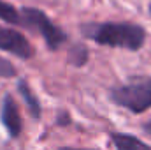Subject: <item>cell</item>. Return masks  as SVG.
Instances as JSON below:
<instances>
[{
    "label": "cell",
    "instance_id": "6da1fadb",
    "mask_svg": "<svg viewBox=\"0 0 151 150\" xmlns=\"http://www.w3.org/2000/svg\"><path fill=\"white\" fill-rule=\"evenodd\" d=\"M81 34L86 39L109 48H123L139 51L146 42V30L130 21H104L81 25Z\"/></svg>",
    "mask_w": 151,
    "mask_h": 150
},
{
    "label": "cell",
    "instance_id": "7a4b0ae2",
    "mask_svg": "<svg viewBox=\"0 0 151 150\" xmlns=\"http://www.w3.org/2000/svg\"><path fill=\"white\" fill-rule=\"evenodd\" d=\"M109 99L119 108L141 115L151 108V78H132L128 83L113 87Z\"/></svg>",
    "mask_w": 151,
    "mask_h": 150
},
{
    "label": "cell",
    "instance_id": "3957f363",
    "mask_svg": "<svg viewBox=\"0 0 151 150\" xmlns=\"http://www.w3.org/2000/svg\"><path fill=\"white\" fill-rule=\"evenodd\" d=\"M19 14H21V27L39 32L51 51L60 50L67 42V34L60 27H56L42 11L35 7H23Z\"/></svg>",
    "mask_w": 151,
    "mask_h": 150
},
{
    "label": "cell",
    "instance_id": "277c9868",
    "mask_svg": "<svg viewBox=\"0 0 151 150\" xmlns=\"http://www.w3.org/2000/svg\"><path fill=\"white\" fill-rule=\"evenodd\" d=\"M0 50L9 51V53L19 57L23 60L32 58L34 53H35L30 41L21 32H18L14 28H9V27H4V25H0Z\"/></svg>",
    "mask_w": 151,
    "mask_h": 150
},
{
    "label": "cell",
    "instance_id": "5b68a950",
    "mask_svg": "<svg viewBox=\"0 0 151 150\" xmlns=\"http://www.w3.org/2000/svg\"><path fill=\"white\" fill-rule=\"evenodd\" d=\"M2 124L7 129L11 138H18L23 131V122H21V115H19V108L14 101L12 95H5L4 103H2Z\"/></svg>",
    "mask_w": 151,
    "mask_h": 150
},
{
    "label": "cell",
    "instance_id": "8992f818",
    "mask_svg": "<svg viewBox=\"0 0 151 150\" xmlns=\"http://www.w3.org/2000/svg\"><path fill=\"white\" fill-rule=\"evenodd\" d=\"M109 140L116 150H151L148 143L128 133H111Z\"/></svg>",
    "mask_w": 151,
    "mask_h": 150
},
{
    "label": "cell",
    "instance_id": "52a82bcc",
    "mask_svg": "<svg viewBox=\"0 0 151 150\" xmlns=\"http://www.w3.org/2000/svg\"><path fill=\"white\" fill-rule=\"evenodd\" d=\"M18 92H19V95L23 97V101H25V104H27L30 115H32L35 120H39V118H40V113H42L40 103H39L37 95L32 92L30 85H28L25 79H19V83H18Z\"/></svg>",
    "mask_w": 151,
    "mask_h": 150
},
{
    "label": "cell",
    "instance_id": "ba28073f",
    "mask_svg": "<svg viewBox=\"0 0 151 150\" xmlns=\"http://www.w3.org/2000/svg\"><path fill=\"white\" fill-rule=\"evenodd\" d=\"M88 57H90V53L84 44H74L69 51V62L74 67H83L88 62Z\"/></svg>",
    "mask_w": 151,
    "mask_h": 150
},
{
    "label": "cell",
    "instance_id": "9c48e42d",
    "mask_svg": "<svg viewBox=\"0 0 151 150\" xmlns=\"http://www.w3.org/2000/svg\"><path fill=\"white\" fill-rule=\"evenodd\" d=\"M0 20H4L5 23L21 25V14L18 12V9L4 0H0Z\"/></svg>",
    "mask_w": 151,
    "mask_h": 150
},
{
    "label": "cell",
    "instance_id": "30bf717a",
    "mask_svg": "<svg viewBox=\"0 0 151 150\" xmlns=\"http://www.w3.org/2000/svg\"><path fill=\"white\" fill-rule=\"evenodd\" d=\"M16 67L4 57H0V78H14Z\"/></svg>",
    "mask_w": 151,
    "mask_h": 150
},
{
    "label": "cell",
    "instance_id": "8fae6325",
    "mask_svg": "<svg viewBox=\"0 0 151 150\" xmlns=\"http://www.w3.org/2000/svg\"><path fill=\"white\" fill-rule=\"evenodd\" d=\"M56 124H58V125H69V124H70V115H69V113H65V111H62L60 115H58Z\"/></svg>",
    "mask_w": 151,
    "mask_h": 150
},
{
    "label": "cell",
    "instance_id": "7c38bea8",
    "mask_svg": "<svg viewBox=\"0 0 151 150\" xmlns=\"http://www.w3.org/2000/svg\"><path fill=\"white\" fill-rule=\"evenodd\" d=\"M142 129H144V133H148V134H151V120H148L144 125H142Z\"/></svg>",
    "mask_w": 151,
    "mask_h": 150
},
{
    "label": "cell",
    "instance_id": "4fadbf2b",
    "mask_svg": "<svg viewBox=\"0 0 151 150\" xmlns=\"http://www.w3.org/2000/svg\"><path fill=\"white\" fill-rule=\"evenodd\" d=\"M58 150H97V149H72V147H62Z\"/></svg>",
    "mask_w": 151,
    "mask_h": 150
},
{
    "label": "cell",
    "instance_id": "5bb4252c",
    "mask_svg": "<svg viewBox=\"0 0 151 150\" xmlns=\"http://www.w3.org/2000/svg\"><path fill=\"white\" fill-rule=\"evenodd\" d=\"M150 14H151V5H150Z\"/></svg>",
    "mask_w": 151,
    "mask_h": 150
}]
</instances>
